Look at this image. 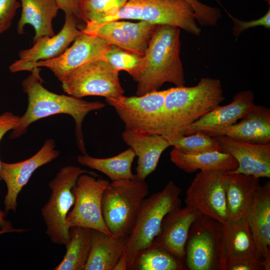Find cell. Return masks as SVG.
Here are the masks:
<instances>
[{
	"label": "cell",
	"mask_w": 270,
	"mask_h": 270,
	"mask_svg": "<svg viewBox=\"0 0 270 270\" xmlns=\"http://www.w3.org/2000/svg\"><path fill=\"white\" fill-rule=\"evenodd\" d=\"M38 67L34 68L22 82L24 92L28 96V106L20 116L18 125L12 130L10 139L26 132L29 125L40 119L60 114L71 116L75 122L76 144L82 154H87L82 130L84 118L90 112L101 110L106 104L99 101L89 102L82 98L52 92L42 86Z\"/></svg>",
	"instance_id": "1"
},
{
	"label": "cell",
	"mask_w": 270,
	"mask_h": 270,
	"mask_svg": "<svg viewBox=\"0 0 270 270\" xmlns=\"http://www.w3.org/2000/svg\"><path fill=\"white\" fill-rule=\"evenodd\" d=\"M180 36V28L157 25L140 64L131 75L137 82L136 96L158 90L166 82L185 86Z\"/></svg>",
	"instance_id": "2"
},
{
	"label": "cell",
	"mask_w": 270,
	"mask_h": 270,
	"mask_svg": "<svg viewBox=\"0 0 270 270\" xmlns=\"http://www.w3.org/2000/svg\"><path fill=\"white\" fill-rule=\"evenodd\" d=\"M225 100L221 81L202 78L193 86L168 89L164 110V138L182 135L184 130Z\"/></svg>",
	"instance_id": "3"
},
{
	"label": "cell",
	"mask_w": 270,
	"mask_h": 270,
	"mask_svg": "<svg viewBox=\"0 0 270 270\" xmlns=\"http://www.w3.org/2000/svg\"><path fill=\"white\" fill-rule=\"evenodd\" d=\"M181 192V188L170 180L162 190L144 199L135 226L128 238L124 252L128 270H134L139 254L151 246L159 233L164 217L180 208Z\"/></svg>",
	"instance_id": "4"
},
{
	"label": "cell",
	"mask_w": 270,
	"mask_h": 270,
	"mask_svg": "<svg viewBox=\"0 0 270 270\" xmlns=\"http://www.w3.org/2000/svg\"><path fill=\"white\" fill-rule=\"evenodd\" d=\"M149 193L145 180L136 177L112 181L102 198V214L115 237L128 238L136 223L142 203Z\"/></svg>",
	"instance_id": "5"
},
{
	"label": "cell",
	"mask_w": 270,
	"mask_h": 270,
	"mask_svg": "<svg viewBox=\"0 0 270 270\" xmlns=\"http://www.w3.org/2000/svg\"><path fill=\"white\" fill-rule=\"evenodd\" d=\"M185 250L188 270H226L224 225L200 214L190 226Z\"/></svg>",
	"instance_id": "6"
},
{
	"label": "cell",
	"mask_w": 270,
	"mask_h": 270,
	"mask_svg": "<svg viewBox=\"0 0 270 270\" xmlns=\"http://www.w3.org/2000/svg\"><path fill=\"white\" fill-rule=\"evenodd\" d=\"M123 19L170 26L195 36L201 34L194 10L186 0H128L114 16L92 24Z\"/></svg>",
	"instance_id": "7"
},
{
	"label": "cell",
	"mask_w": 270,
	"mask_h": 270,
	"mask_svg": "<svg viewBox=\"0 0 270 270\" xmlns=\"http://www.w3.org/2000/svg\"><path fill=\"white\" fill-rule=\"evenodd\" d=\"M84 173L98 176L94 172L68 166L62 168L48 184L52 192L41 212L46 227V233L55 244L66 246L68 242L66 217L75 200L72 188Z\"/></svg>",
	"instance_id": "8"
},
{
	"label": "cell",
	"mask_w": 270,
	"mask_h": 270,
	"mask_svg": "<svg viewBox=\"0 0 270 270\" xmlns=\"http://www.w3.org/2000/svg\"><path fill=\"white\" fill-rule=\"evenodd\" d=\"M168 89L156 90L142 96L124 94L106 99L124 122L126 130L162 135L164 110Z\"/></svg>",
	"instance_id": "9"
},
{
	"label": "cell",
	"mask_w": 270,
	"mask_h": 270,
	"mask_svg": "<svg viewBox=\"0 0 270 270\" xmlns=\"http://www.w3.org/2000/svg\"><path fill=\"white\" fill-rule=\"evenodd\" d=\"M119 72L102 59L93 60L70 72L61 81L62 86L65 92L76 98H114L124 93Z\"/></svg>",
	"instance_id": "10"
},
{
	"label": "cell",
	"mask_w": 270,
	"mask_h": 270,
	"mask_svg": "<svg viewBox=\"0 0 270 270\" xmlns=\"http://www.w3.org/2000/svg\"><path fill=\"white\" fill-rule=\"evenodd\" d=\"M110 182L88 173L81 174L74 185L72 209L66 217L69 228L82 226L100 230L114 236L106 226L102 214V198Z\"/></svg>",
	"instance_id": "11"
},
{
	"label": "cell",
	"mask_w": 270,
	"mask_h": 270,
	"mask_svg": "<svg viewBox=\"0 0 270 270\" xmlns=\"http://www.w3.org/2000/svg\"><path fill=\"white\" fill-rule=\"evenodd\" d=\"M226 172L210 170L198 172L186 192V206L212 218L224 226L228 224L225 178Z\"/></svg>",
	"instance_id": "12"
},
{
	"label": "cell",
	"mask_w": 270,
	"mask_h": 270,
	"mask_svg": "<svg viewBox=\"0 0 270 270\" xmlns=\"http://www.w3.org/2000/svg\"><path fill=\"white\" fill-rule=\"evenodd\" d=\"M55 146L54 140L48 138L41 148L28 159L16 163L1 162L0 178L4 180L7 187L4 201L6 213L10 210L16 212L18 196L34 172L60 156V152L55 149Z\"/></svg>",
	"instance_id": "13"
},
{
	"label": "cell",
	"mask_w": 270,
	"mask_h": 270,
	"mask_svg": "<svg viewBox=\"0 0 270 270\" xmlns=\"http://www.w3.org/2000/svg\"><path fill=\"white\" fill-rule=\"evenodd\" d=\"M112 44L102 38L81 30L70 48L57 57L34 64L32 70L36 67H46L61 82L70 72L84 64L102 59Z\"/></svg>",
	"instance_id": "14"
},
{
	"label": "cell",
	"mask_w": 270,
	"mask_h": 270,
	"mask_svg": "<svg viewBox=\"0 0 270 270\" xmlns=\"http://www.w3.org/2000/svg\"><path fill=\"white\" fill-rule=\"evenodd\" d=\"M78 20L72 14H66L65 22L60 31L53 36H44L34 41V45L29 49L19 52L20 59L9 67L16 72L32 70V65L40 60H50L60 55L80 34Z\"/></svg>",
	"instance_id": "15"
},
{
	"label": "cell",
	"mask_w": 270,
	"mask_h": 270,
	"mask_svg": "<svg viewBox=\"0 0 270 270\" xmlns=\"http://www.w3.org/2000/svg\"><path fill=\"white\" fill-rule=\"evenodd\" d=\"M216 137L222 152L232 156L238 164L235 170L228 172L270 178V144H252L222 136Z\"/></svg>",
	"instance_id": "16"
},
{
	"label": "cell",
	"mask_w": 270,
	"mask_h": 270,
	"mask_svg": "<svg viewBox=\"0 0 270 270\" xmlns=\"http://www.w3.org/2000/svg\"><path fill=\"white\" fill-rule=\"evenodd\" d=\"M200 214L188 206L170 212L164 217L159 233L151 246L166 250L184 264L188 232L192 224Z\"/></svg>",
	"instance_id": "17"
},
{
	"label": "cell",
	"mask_w": 270,
	"mask_h": 270,
	"mask_svg": "<svg viewBox=\"0 0 270 270\" xmlns=\"http://www.w3.org/2000/svg\"><path fill=\"white\" fill-rule=\"evenodd\" d=\"M246 220L250 228L256 257L270 270V182L258 186Z\"/></svg>",
	"instance_id": "18"
},
{
	"label": "cell",
	"mask_w": 270,
	"mask_h": 270,
	"mask_svg": "<svg viewBox=\"0 0 270 270\" xmlns=\"http://www.w3.org/2000/svg\"><path fill=\"white\" fill-rule=\"evenodd\" d=\"M252 90L239 92L233 96L230 104L216 108L188 126L182 135H190L198 132L206 133L235 124L256 106Z\"/></svg>",
	"instance_id": "19"
},
{
	"label": "cell",
	"mask_w": 270,
	"mask_h": 270,
	"mask_svg": "<svg viewBox=\"0 0 270 270\" xmlns=\"http://www.w3.org/2000/svg\"><path fill=\"white\" fill-rule=\"evenodd\" d=\"M204 134L211 136H226L252 144H270V110L256 104L238 123Z\"/></svg>",
	"instance_id": "20"
},
{
	"label": "cell",
	"mask_w": 270,
	"mask_h": 270,
	"mask_svg": "<svg viewBox=\"0 0 270 270\" xmlns=\"http://www.w3.org/2000/svg\"><path fill=\"white\" fill-rule=\"evenodd\" d=\"M122 136L138 156L136 177L145 180L156 170L162 153L170 146L169 142L161 134L136 130H125Z\"/></svg>",
	"instance_id": "21"
},
{
	"label": "cell",
	"mask_w": 270,
	"mask_h": 270,
	"mask_svg": "<svg viewBox=\"0 0 270 270\" xmlns=\"http://www.w3.org/2000/svg\"><path fill=\"white\" fill-rule=\"evenodd\" d=\"M260 184V178L226 172L225 192L228 223L246 218Z\"/></svg>",
	"instance_id": "22"
},
{
	"label": "cell",
	"mask_w": 270,
	"mask_h": 270,
	"mask_svg": "<svg viewBox=\"0 0 270 270\" xmlns=\"http://www.w3.org/2000/svg\"><path fill=\"white\" fill-rule=\"evenodd\" d=\"M127 242L128 238L110 236L92 229L91 248L84 270H113Z\"/></svg>",
	"instance_id": "23"
},
{
	"label": "cell",
	"mask_w": 270,
	"mask_h": 270,
	"mask_svg": "<svg viewBox=\"0 0 270 270\" xmlns=\"http://www.w3.org/2000/svg\"><path fill=\"white\" fill-rule=\"evenodd\" d=\"M22 11L18 23V34L24 33V26H32L35 30L34 41L44 36H53L52 21L60 9L56 0H20Z\"/></svg>",
	"instance_id": "24"
},
{
	"label": "cell",
	"mask_w": 270,
	"mask_h": 270,
	"mask_svg": "<svg viewBox=\"0 0 270 270\" xmlns=\"http://www.w3.org/2000/svg\"><path fill=\"white\" fill-rule=\"evenodd\" d=\"M171 161L186 172L216 170L228 172L238 166L236 159L224 152H214L197 154L182 153L174 148L170 152Z\"/></svg>",
	"instance_id": "25"
},
{
	"label": "cell",
	"mask_w": 270,
	"mask_h": 270,
	"mask_svg": "<svg viewBox=\"0 0 270 270\" xmlns=\"http://www.w3.org/2000/svg\"><path fill=\"white\" fill-rule=\"evenodd\" d=\"M69 240L66 252L54 270H84L90 252L92 229L72 226L69 229Z\"/></svg>",
	"instance_id": "26"
},
{
	"label": "cell",
	"mask_w": 270,
	"mask_h": 270,
	"mask_svg": "<svg viewBox=\"0 0 270 270\" xmlns=\"http://www.w3.org/2000/svg\"><path fill=\"white\" fill-rule=\"evenodd\" d=\"M136 156L132 149L130 148L110 158H96L87 154L78 156L77 160L81 164L100 171L114 181L136 177L132 170Z\"/></svg>",
	"instance_id": "27"
},
{
	"label": "cell",
	"mask_w": 270,
	"mask_h": 270,
	"mask_svg": "<svg viewBox=\"0 0 270 270\" xmlns=\"http://www.w3.org/2000/svg\"><path fill=\"white\" fill-rule=\"evenodd\" d=\"M224 244L227 259L240 256L256 257L254 239L246 218L230 222L224 226Z\"/></svg>",
	"instance_id": "28"
},
{
	"label": "cell",
	"mask_w": 270,
	"mask_h": 270,
	"mask_svg": "<svg viewBox=\"0 0 270 270\" xmlns=\"http://www.w3.org/2000/svg\"><path fill=\"white\" fill-rule=\"evenodd\" d=\"M185 264L166 250L154 246L144 250L138 256L134 270H182Z\"/></svg>",
	"instance_id": "29"
},
{
	"label": "cell",
	"mask_w": 270,
	"mask_h": 270,
	"mask_svg": "<svg viewBox=\"0 0 270 270\" xmlns=\"http://www.w3.org/2000/svg\"><path fill=\"white\" fill-rule=\"evenodd\" d=\"M128 0H78L79 20L98 24L118 12Z\"/></svg>",
	"instance_id": "30"
},
{
	"label": "cell",
	"mask_w": 270,
	"mask_h": 270,
	"mask_svg": "<svg viewBox=\"0 0 270 270\" xmlns=\"http://www.w3.org/2000/svg\"><path fill=\"white\" fill-rule=\"evenodd\" d=\"M164 138L170 146L186 154H197L214 152H223L216 136H211L202 132L187 136L181 135Z\"/></svg>",
	"instance_id": "31"
},
{
	"label": "cell",
	"mask_w": 270,
	"mask_h": 270,
	"mask_svg": "<svg viewBox=\"0 0 270 270\" xmlns=\"http://www.w3.org/2000/svg\"><path fill=\"white\" fill-rule=\"evenodd\" d=\"M81 30L87 34L102 38L124 50L140 55L136 46L120 26L118 20L98 24H86Z\"/></svg>",
	"instance_id": "32"
},
{
	"label": "cell",
	"mask_w": 270,
	"mask_h": 270,
	"mask_svg": "<svg viewBox=\"0 0 270 270\" xmlns=\"http://www.w3.org/2000/svg\"><path fill=\"white\" fill-rule=\"evenodd\" d=\"M142 56L112 44L104 54L102 60L116 70H124L130 76L140 64Z\"/></svg>",
	"instance_id": "33"
},
{
	"label": "cell",
	"mask_w": 270,
	"mask_h": 270,
	"mask_svg": "<svg viewBox=\"0 0 270 270\" xmlns=\"http://www.w3.org/2000/svg\"><path fill=\"white\" fill-rule=\"evenodd\" d=\"M118 21L120 26L138 48L140 54L144 56L158 24L142 20L138 22Z\"/></svg>",
	"instance_id": "34"
},
{
	"label": "cell",
	"mask_w": 270,
	"mask_h": 270,
	"mask_svg": "<svg viewBox=\"0 0 270 270\" xmlns=\"http://www.w3.org/2000/svg\"><path fill=\"white\" fill-rule=\"evenodd\" d=\"M194 10L198 24L202 26H214L222 17L220 8L204 4L198 0H186Z\"/></svg>",
	"instance_id": "35"
},
{
	"label": "cell",
	"mask_w": 270,
	"mask_h": 270,
	"mask_svg": "<svg viewBox=\"0 0 270 270\" xmlns=\"http://www.w3.org/2000/svg\"><path fill=\"white\" fill-rule=\"evenodd\" d=\"M226 270H265L262 263L254 256H240L228 258Z\"/></svg>",
	"instance_id": "36"
},
{
	"label": "cell",
	"mask_w": 270,
	"mask_h": 270,
	"mask_svg": "<svg viewBox=\"0 0 270 270\" xmlns=\"http://www.w3.org/2000/svg\"><path fill=\"white\" fill-rule=\"evenodd\" d=\"M229 16L234 22L232 33L234 36L238 38L244 32L250 28L262 26L267 29L270 28V8L262 17L250 21H244L234 18L229 14Z\"/></svg>",
	"instance_id": "37"
},
{
	"label": "cell",
	"mask_w": 270,
	"mask_h": 270,
	"mask_svg": "<svg viewBox=\"0 0 270 270\" xmlns=\"http://www.w3.org/2000/svg\"><path fill=\"white\" fill-rule=\"evenodd\" d=\"M20 6L18 0H0V34L10 26L16 11Z\"/></svg>",
	"instance_id": "38"
},
{
	"label": "cell",
	"mask_w": 270,
	"mask_h": 270,
	"mask_svg": "<svg viewBox=\"0 0 270 270\" xmlns=\"http://www.w3.org/2000/svg\"><path fill=\"white\" fill-rule=\"evenodd\" d=\"M60 9L65 14H74L79 20L78 0H56Z\"/></svg>",
	"instance_id": "39"
},
{
	"label": "cell",
	"mask_w": 270,
	"mask_h": 270,
	"mask_svg": "<svg viewBox=\"0 0 270 270\" xmlns=\"http://www.w3.org/2000/svg\"><path fill=\"white\" fill-rule=\"evenodd\" d=\"M28 230L26 228H16L12 226V224L10 222L8 224L2 228L0 230V235L7 232H24L27 231Z\"/></svg>",
	"instance_id": "40"
},
{
	"label": "cell",
	"mask_w": 270,
	"mask_h": 270,
	"mask_svg": "<svg viewBox=\"0 0 270 270\" xmlns=\"http://www.w3.org/2000/svg\"><path fill=\"white\" fill-rule=\"evenodd\" d=\"M124 252L118 260L113 270H128L127 260Z\"/></svg>",
	"instance_id": "41"
},
{
	"label": "cell",
	"mask_w": 270,
	"mask_h": 270,
	"mask_svg": "<svg viewBox=\"0 0 270 270\" xmlns=\"http://www.w3.org/2000/svg\"><path fill=\"white\" fill-rule=\"evenodd\" d=\"M264 0V1H265V2H267L268 4L270 5V0Z\"/></svg>",
	"instance_id": "42"
}]
</instances>
